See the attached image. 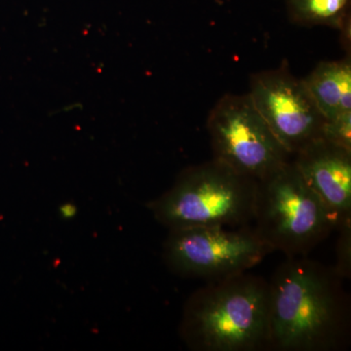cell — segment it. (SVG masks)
Masks as SVG:
<instances>
[{
  "mask_svg": "<svg viewBox=\"0 0 351 351\" xmlns=\"http://www.w3.org/2000/svg\"><path fill=\"white\" fill-rule=\"evenodd\" d=\"M169 230L163 247L166 265L191 278L219 280L248 271L274 252L249 225Z\"/></svg>",
  "mask_w": 351,
  "mask_h": 351,
  "instance_id": "5",
  "label": "cell"
},
{
  "mask_svg": "<svg viewBox=\"0 0 351 351\" xmlns=\"http://www.w3.org/2000/svg\"><path fill=\"white\" fill-rule=\"evenodd\" d=\"M252 103L291 156L321 138L325 119L304 78L293 75L287 61L276 69L253 73Z\"/></svg>",
  "mask_w": 351,
  "mask_h": 351,
  "instance_id": "7",
  "label": "cell"
},
{
  "mask_svg": "<svg viewBox=\"0 0 351 351\" xmlns=\"http://www.w3.org/2000/svg\"><path fill=\"white\" fill-rule=\"evenodd\" d=\"M288 19L299 27L339 31L351 19V0H284Z\"/></svg>",
  "mask_w": 351,
  "mask_h": 351,
  "instance_id": "10",
  "label": "cell"
},
{
  "mask_svg": "<svg viewBox=\"0 0 351 351\" xmlns=\"http://www.w3.org/2000/svg\"><path fill=\"white\" fill-rule=\"evenodd\" d=\"M180 335L193 351L269 350V281L248 271L207 281L186 300Z\"/></svg>",
  "mask_w": 351,
  "mask_h": 351,
  "instance_id": "2",
  "label": "cell"
},
{
  "mask_svg": "<svg viewBox=\"0 0 351 351\" xmlns=\"http://www.w3.org/2000/svg\"><path fill=\"white\" fill-rule=\"evenodd\" d=\"M321 138L351 151V112L325 119Z\"/></svg>",
  "mask_w": 351,
  "mask_h": 351,
  "instance_id": "11",
  "label": "cell"
},
{
  "mask_svg": "<svg viewBox=\"0 0 351 351\" xmlns=\"http://www.w3.org/2000/svg\"><path fill=\"white\" fill-rule=\"evenodd\" d=\"M76 212L75 207L71 204H66L61 208V214L64 218H73Z\"/></svg>",
  "mask_w": 351,
  "mask_h": 351,
  "instance_id": "14",
  "label": "cell"
},
{
  "mask_svg": "<svg viewBox=\"0 0 351 351\" xmlns=\"http://www.w3.org/2000/svg\"><path fill=\"white\" fill-rule=\"evenodd\" d=\"M213 158L261 181L292 159L252 103L248 93L226 94L208 115Z\"/></svg>",
  "mask_w": 351,
  "mask_h": 351,
  "instance_id": "6",
  "label": "cell"
},
{
  "mask_svg": "<svg viewBox=\"0 0 351 351\" xmlns=\"http://www.w3.org/2000/svg\"><path fill=\"white\" fill-rule=\"evenodd\" d=\"M292 161L326 209L335 230L351 223V151L318 138Z\"/></svg>",
  "mask_w": 351,
  "mask_h": 351,
  "instance_id": "8",
  "label": "cell"
},
{
  "mask_svg": "<svg viewBox=\"0 0 351 351\" xmlns=\"http://www.w3.org/2000/svg\"><path fill=\"white\" fill-rule=\"evenodd\" d=\"M332 267L287 257L269 281V350L334 351L348 346L350 300Z\"/></svg>",
  "mask_w": 351,
  "mask_h": 351,
  "instance_id": "1",
  "label": "cell"
},
{
  "mask_svg": "<svg viewBox=\"0 0 351 351\" xmlns=\"http://www.w3.org/2000/svg\"><path fill=\"white\" fill-rule=\"evenodd\" d=\"M304 80L325 119L351 112V56L320 62Z\"/></svg>",
  "mask_w": 351,
  "mask_h": 351,
  "instance_id": "9",
  "label": "cell"
},
{
  "mask_svg": "<svg viewBox=\"0 0 351 351\" xmlns=\"http://www.w3.org/2000/svg\"><path fill=\"white\" fill-rule=\"evenodd\" d=\"M339 32L341 47L345 50L346 55L351 56V19L346 21Z\"/></svg>",
  "mask_w": 351,
  "mask_h": 351,
  "instance_id": "13",
  "label": "cell"
},
{
  "mask_svg": "<svg viewBox=\"0 0 351 351\" xmlns=\"http://www.w3.org/2000/svg\"><path fill=\"white\" fill-rule=\"evenodd\" d=\"M337 230L336 263L332 269L345 280L351 277V223H343Z\"/></svg>",
  "mask_w": 351,
  "mask_h": 351,
  "instance_id": "12",
  "label": "cell"
},
{
  "mask_svg": "<svg viewBox=\"0 0 351 351\" xmlns=\"http://www.w3.org/2000/svg\"><path fill=\"white\" fill-rule=\"evenodd\" d=\"M253 226L261 239L286 257H304L334 232L319 198L292 159L257 182Z\"/></svg>",
  "mask_w": 351,
  "mask_h": 351,
  "instance_id": "4",
  "label": "cell"
},
{
  "mask_svg": "<svg viewBox=\"0 0 351 351\" xmlns=\"http://www.w3.org/2000/svg\"><path fill=\"white\" fill-rule=\"evenodd\" d=\"M256 193L257 181L213 158L182 171L174 184L147 207L168 230L239 228L253 221Z\"/></svg>",
  "mask_w": 351,
  "mask_h": 351,
  "instance_id": "3",
  "label": "cell"
}]
</instances>
